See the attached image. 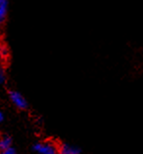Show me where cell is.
Listing matches in <instances>:
<instances>
[{"label": "cell", "instance_id": "2", "mask_svg": "<svg viewBox=\"0 0 143 154\" xmlns=\"http://www.w3.org/2000/svg\"><path fill=\"white\" fill-rule=\"evenodd\" d=\"M9 97L11 102L15 104L16 107H18L19 109H27L28 106V103L27 102V100L24 99V97L17 91H10L9 92Z\"/></svg>", "mask_w": 143, "mask_h": 154}, {"label": "cell", "instance_id": "8", "mask_svg": "<svg viewBox=\"0 0 143 154\" xmlns=\"http://www.w3.org/2000/svg\"><path fill=\"white\" fill-rule=\"evenodd\" d=\"M0 154H17V153H16V150H15L14 148L9 147V148H7L6 150L2 151Z\"/></svg>", "mask_w": 143, "mask_h": 154}, {"label": "cell", "instance_id": "9", "mask_svg": "<svg viewBox=\"0 0 143 154\" xmlns=\"http://www.w3.org/2000/svg\"><path fill=\"white\" fill-rule=\"evenodd\" d=\"M2 120H3V115H2V113L0 112V123L2 122Z\"/></svg>", "mask_w": 143, "mask_h": 154}, {"label": "cell", "instance_id": "3", "mask_svg": "<svg viewBox=\"0 0 143 154\" xmlns=\"http://www.w3.org/2000/svg\"><path fill=\"white\" fill-rule=\"evenodd\" d=\"M58 153L59 154H80L81 149L76 145H71L69 143H60L58 144Z\"/></svg>", "mask_w": 143, "mask_h": 154}, {"label": "cell", "instance_id": "7", "mask_svg": "<svg viewBox=\"0 0 143 154\" xmlns=\"http://www.w3.org/2000/svg\"><path fill=\"white\" fill-rule=\"evenodd\" d=\"M6 80V75L5 71L3 70V68L0 67V84H3Z\"/></svg>", "mask_w": 143, "mask_h": 154}, {"label": "cell", "instance_id": "6", "mask_svg": "<svg viewBox=\"0 0 143 154\" xmlns=\"http://www.w3.org/2000/svg\"><path fill=\"white\" fill-rule=\"evenodd\" d=\"M9 54V51H8V48L6 46H1L0 47V55L2 57H7Z\"/></svg>", "mask_w": 143, "mask_h": 154}, {"label": "cell", "instance_id": "1", "mask_svg": "<svg viewBox=\"0 0 143 154\" xmlns=\"http://www.w3.org/2000/svg\"><path fill=\"white\" fill-rule=\"evenodd\" d=\"M34 151L39 154H57L58 152V145H55L51 143H37L32 147Z\"/></svg>", "mask_w": 143, "mask_h": 154}, {"label": "cell", "instance_id": "5", "mask_svg": "<svg viewBox=\"0 0 143 154\" xmlns=\"http://www.w3.org/2000/svg\"><path fill=\"white\" fill-rule=\"evenodd\" d=\"M11 143H12V140L8 136H3L2 137H0V150L4 151L7 148L11 147Z\"/></svg>", "mask_w": 143, "mask_h": 154}, {"label": "cell", "instance_id": "4", "mask_svg": "<svg viewBox=\"0 0 143 154\" xmlns=\"http://www.w3.org/2000/svg\"><path fill=\"white\" fill-rule=\"evenodd\" d=\"M9 10V0H0V26L5 23Z\"/></svg>", "mask_w": 143, "mask_h": 154}]
</instances>
